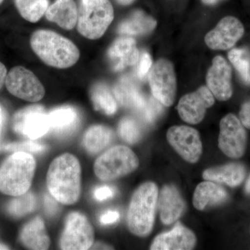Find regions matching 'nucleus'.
I'll use <instances>...</instances> for the list:
<instances>
[{
	"instance_id": "nucleus-1",
	"label": "nucleus",
	"mask_w": 250,
	"mask_h": 250,
	"mask_svg": "<svg viewBox=\"0 0 250 250\" xmlns=\"http://www.w3.org/2000/svg\"><path fill=\"white\" fill-rule=\"evenodd\" d=\"M47 186L50 195L59 203H76L82 191V168L78 159L70 153L54 159L47 171Z\"/></svg>"
},
{
	"instance_id": "nucleus-2",
	"label": "nucleus",
	"mask_w": 250,
	"mask_h": 250,
	"mask_svg": "<svg viewBox=\"0 0 250 250\" xmlns=\"http://www.w3.org/2000/svg\"><path fill=\"white\" fill-rule=\"evenodd\" d=\"M31 48L49 66L65 69L73 66L80 57L78 47L72 41L54 31L38 30L31 36Z\"/></svg>"
},
{
	"instance_id": "nucleus-3",
	"label": "nucleus",
	"mask_w": 250,
	"mask_h": 250,
	"mask_svg": "<svg viewBox=\"0 0 250 250\" xmlns=\"http://www.w3.org/2000/svg\"><path fill=\"white\" fill-rule=\"evenodd\" d=\"M36 167L35 159L30 153H13L0 166V192L18 197L29 191Z\"/></svg>"
},
{
	"instance_id": "nucleus-4",
	"label": "nucleus",
	"mask_w": 250,
	"mask_h": 250,
	"mask_svg": "<svg viewBox=\"0 0 250 250\" xmlns=\"http://www.w3.org/2000/svg\"><path fill=\"white\" fill-rule=\"evenodd\" d=\"M159 190L153 182L140 186L133 194L127 211V225L136 236H147L154 223Z\"/></svg>"
},
{
	"instance_id": "nucleus-5",
	"label": "nucleus",
	"mask_w": 250,
	"mask_h": 250,
	"mask_svg": "<svg viewBox=\"0 0 250 250\" xmlns=\"http://www.w3.org/2000/svg\"><path fill=\"white\" fill-rule=\"evenodd\" d=\"M114 18L109 0H80L77 29L81 35L97 40L105 34Z\"/></svg>"
},
{
	"instance_id": "nucleus-6",
	"label": "nucleus",
	"mask_w": 250,
	"mask_h": 250,
	"mask_svg": "<svg viewBox=\"0 0 250 250\" xmlns=\"http://www.w3.org/2000/svg\"><path fill=\"white\" fill-rule=\"evenodd\" d=\"M139 166V158L130 148L114 146L97 159L94 172L100 180L113 181L131 173Z\"/></svg>"
},
{
	"instance_id": "nucleus-7",
	"label": "nucleus",
	"mask_w": 250,
	"mask_h": 250,
	"mask_svg": "<svg viewBox=\"0 0 250 250\" xmlns=\"http://www.w3.org/2000/svg\"><path fill=\"white\" fill-rule=\"evenodd\" d=\"M94 239V229L85 215L80 212H72L67 215L59 242L61 249L88 250L93 246Z\"/></svg>"
},
{
	"instance_id": "nucleus-8",
	"label": "nucleus",
	"mask_w": 250,
	"mask_h": 250,
	"mask_svg": "<svg viewBox=\"0 0 250 250\" xmlns=\"http://www.w3.org/2000/svg\"><path fill=\"white\" fill-rule=\"evenodd\" d=\"M148 77L154 98L164 106H170L177 92V80L172 62L167 59H159L151 67Z\"/></svg>"
},
{
	"instance_id": "nucleus-9",
	"label": "nucleus",
	"mask_w": 250,
	"mask_h": 250,
	"mask_svg": "<svg viewBox=\"0 0 250 250\" xmlns=\"http://www.w3.org/2000/svg\"><path fill=\"white\" fill-rule=\"evenodd\" d=\"M13 128L20 136L36 140L50 129L48 113L41 105H31L19 110L13 118Z\"/></svg>"
},
{
	"instance_id": "nucleus-10",
	"label": "nucleus",
	"mask_w": 250,
	"mask_h": 250,
	"mask_svg": "<svg viewBox=\"0 0 250 250\" xmlns=\"http://www.w3.org/2000/svg\"><path fill=\"white\" fill-rule=\"evenodd\" d=\"M5 84L10 93L31 103L40 101L45 95V88L41 81L24 67L11 69L7 74Z\"/></svg>"
},
{
	"instance_id": "nucleus-11",
	"label": "nucleus",
	"mask_w": 250,
	"mask_h": 250,
	"mask_svg": "<svg viewBox=\"0 0 250 250\" xmlns=\"http://www.w3.org/2000/svg\"><path fill=\"white\" fill-rule=\"evenodd\" d=\"M218 146L224 154L233 159L244 154L247 133L241 121L233 114L227 115L220 121Z\"/></svg>"
},
{
	"instance_id": "nucleus-12",
	"label": "nucleus",
	"mask_w": 250,
	"mask_h": 250,
	"mask_svg": "<svg viewBox=\"0 0 250 250\" xmlns=\"http://www.w3.org/2000/svg\"><path fill=\"white\" fill-rule=\"evenodd\" d=\"M167 139L184 160L195 164L202 152L200 134L196 129L188 126H174L168 129Z\"/></svg>"
},
{
	"instance_id": "nucleus-13",
	"label": "nucleus",
	"mask_w": 250,
	"mask_h": 250,
	"mask_svg": "<svg viewBox=\"0 0 250 250\" xmlns=\"http://www.w3.org/2000/svg\"><path fill=\"white\" fill-rule=\"evenodd\" d=\"M214 98L208 87H200L180 99L177 107L179 116L188 124H198L205 118L207 110L214 104Z\"/></svg>"
},
{
	"instance_id": "nucleus-14",
	"label": "nucleus",
	"mask_w": 250,
	"mask_h": 250,
	"mask_svg": "<svg viewBox=\"0 0 250 250\" xmlns=\"http://www.w3.org/2000/svg\"><path fill=\"white\" fill-rule=\"evenodd\" d=\"M244 27L233 16H227L205 36V42L210 49L227 50L236 45L244 34Z\"/></svg>"
},
{
	"instance_id": "nucleus-15",
	"label": "nucleus",
	"mask_w": 250,
	"mask_h": 250,
	"mask_svg": "<svg viewBox=\"0 0 250 250\" xmlns=\"http://www.w3.org/2000/svg\"><path fill=\"white\" fill-rule=\"evenodd\" d=\"M232 70L226 59L221 56L213 59L207 72V84L213 96L220 101H227L232 96Z\"/></svg>"
},
{
	"instance_id": "nucleus-16",
	"label": "nucleus",
	"mask_w": 250,
	"mask_h": 250,
	"mask_svg": "<svg viewBox=\"0 0 250 250\" xmlns=\"http://www.w3.org/2000/svg\"><path fill=\"white\" fill-rule=\"evenodd\" d=\"M139 50L136 41L131 36L118 38L107 51V59L111 68L119 72L136 65L139 60Z\"/></svg>"
},
{
	"instance_id": "nucleus-17",
	"label": "nucleus",
	"mask_w": 250,
	"mask_h": 250,
	"mask_svg": "<svg viewBox=\"0 0 250 250\" xmlns=\"http://www.w3.org/2000/svg\"><path fill=\"white\" fill-rule=\"evenodd\" d=\"M196 243L195 234L188 229L177 223L172 231L159 235L151 246L152 250H192Z\"/></svg>"
},
{
	"instance_id": "nucleus-18",
	"label": "nucleus",
	"mask_w": 250,
	"mask_h": 250,
	"mask_svg": "<svg viewBox=\"0 0 250 250\" xmlns=\"http://www.w3.org/2000/svg\"><path fill=\"white\" fill-rule=\"evenodd\" d=\"M161 221L169 225L177 221L185 209V203L178 190L174 186L163 188L158 197Z\"/></svg>"
},
{
	"instance_id": "nucleus-19",
	"label": "nucleus",
	"mask_w": 250,
	"mask_h": 250,
	"mask_svg": "<svg viewBox=\"0 0 250 250\" xmlns=\"http://www.w3.org/2000/svg\"><path fill=\"white\" fill-rule=\"evenodd\" d=\"M113 94L118 103L136 113L143 107L147 98L140 89L136 82L127 76L122 77L117 82Z\"/></svg>"
},
{
	"instance_id": "nucleus-20",
	"label": "nucleus",
	"mask_w": 250,
	"mask_h": 250,
	"mask_svg": "<svg viewBox=\"0 0 250 250\" xmlns=\"http://www.w3.org/2000/svg\"><path fill=\"white\" fill-rule=\"evenodd\" d=\"M46 18L65 30L75 28L78 20V10L75 0H56L47 8Z\"/></svg>"
},
{
	"instance_id": "nucleus-21",
	"label": "nucleus",
	"mask_w": 250,
	"mask_h": 250,
	"mask_svg": "<svg viewBox=\"0 0 250 250\" xmlns=\"http://www.w3.org/2000/svg\"><path fill=\"white\" fill-rule=\"evenodd\" d=\"M21 241L28 249L47 250L50 239L46 230L45 223L41 217H36L24 225L21 232Z\"/></svg>"
},
{
	"instance_id": "nucleus-22",
	"label": "nucleus",
	"mask_w": 250,
	"mask_h": 250,
	"mask_svg": "<svg viewBox=\"0 0 250 250\" xmlns=\"http://www.w3.org/2000/svg\"><path fill=\"white\" fill-rule=\"evenodd\" d=\"M156 20L141 10H136L124 20L118 27V33L126 36L146 35L156 27Z\"/></svg>"
},
{
	"instance_id": "nucleus-23",
	"label": "nucleus",
	"mask_w": 250,
	"mask_h": 250,
	"mask_svg": "<svg viewBox=\"0 0 250 250\" xmlns=\"http://www.w3.org/2000/svg\"><path fill=\"white\" fill-rule=\"evenodd\" d=\"M244 166L240 164H231L207 169L203 173V178L207 181L223 183L231 187L240 185L246 177Z\"/></svg>"
},
{
	"instance_id": "nucleus-24",
	"label": "nucleus",
	"mask_w": 250,
	"mask_h": 250,
	"mask_svg": "<svg viewBox=\"0 0 250 250\" xmlns=\"http://www.w3.org/2000/svg\"><path fill=\"white\" fill-rule=\"evenodd\" d=\"M228 193L223 187L213 182L207 181L197 186L194 192L192 204L197 210H204L210 205H216L225 202Z\"/></svg>"
},
{
	"instance_id": "nucleus-25",
	"label": "nucleus",
	"mask_w": 250,
	"mask_h": 250,
	"mask_svg": "<svg viewBox=\"0 0 250 250\" xmlns=\"http://www.w3.org/2000/svg\"><path fill=\"white\" fill-rule=\"evenodd\" d=\"M49 126L55 134L65 135L76 129L80 123L78 112L72 106L55 108L48 113Z\"/></svg>"
},
{
	"instance_id": "nucleus-26",
	"label": "nucleus",
	"mask_w": 250,
	"mask_h": 250,
	"mask_svg": "<svg viewBox=\"0 0 250 250\" xmlns=\"http://www.w3.org/2000/svg\"><path fill=\"white\" fill-rule=\"evenodd\" d=\"M113 138V131L108 126L93 125L85 131L83 145L87 152L96 154L107 147Z\"/></svg>"
},
{
	"instance_id": "nucleus-27",
	"label": "nucleus",
	"mask_w": 250,
	"mask_h": 250,
	"mask_svg": "<svg viewBox=\"0 0 250 250\" xmlns=\"http://www.w3.org/2000/svg\"><path fill=\"white\" fill-rule=\"evenodd\" d=\"M90 93L95 109L108 116L116 113L118 110L116 99L105 83H95L92 87Z\"/></svg>"
},
{
	"instance_id": "nucleus-28",
	"label": "nucleus",
	"mask_w": 250,
	"mask_h": 250,
	"mask_svg": "<svg viewBox=\"0 0 250 250\" xmlns=\"http://www.w3.org/2000/svg\"><path fill=\"white\" fill-rule=\"evenodd\" d=\"M18 12L30 22L40 21L49 7V0H15Z\"/></svg>"
},
{
	"instance_id": "nucleus-29",
	"label": "nucleus",
	"mask_w": 250,
	"mask_h": 250,
	"mask_svg": "<svg viewBox=\"0 0 250 250\" xmlns=\"http://www.w3.org/2000/svg\"><path fill=\"white\" fill-rule=\"evenodd\" d=\"M7 206L9 214L16 218H21L29 214L36 209L37 200L32 192H27L20 196L15 197Z\"/></svg>"
},
{
	"instance_id": "nucleus-30",
	"label": "nucleus",
	"mask_w": 250,
	"mask_h": 250,
	"mask_svg": "<svg viewBox=\"0 0 250 250\" xmlns=\"http://www.w3.org/2000/svg\"><path fill=\"white\" fill-rule=\"evenodd\" d=\"M229 62L236 68L242 80L250 83V53L245 48H234L228 53Z\"/></svg>"
},
{
	"instance_id": "nucleus-31",
	"label": "nucleus",
	"mask_w": 250,
	"mask_h": 250,
	"mask_svg": "<svg viewBox=\"0 0 250 250\" xmlns=\"http://www.w3.org/2000/svg\"><path fill=\"white\" fill-rule=\"evenodd\" d=\"M118 131L122 139L129 144L139 142L142 136L141 127L137 122L131 118H124L120 122Z\"/></svg>"
},
{
	"instance_id": "nucleus-32",
	"label": "nucleus",
	"mask_w": 250,
	"mask_h": 250,
	"mask_svg": "<svg viewBox=\"0 0 250 250\" xmlns=\"http://www.w3.org/2000/svg\"><path fill=\"white\" fill-rule=\"evenodd\" d=\"M162 105V104L154 98V96L153 98L147 97L146 103L141 109L138 112L137 114L146 123L151 124L155 122L162 113L164 110Z\"/></svg>"
},
{
	"instance_id": "nucleus-33",
	"label": "nucleus",
	"mask_w": 250,
	"mask_h": 250,
	"mask_svg": "<svg viewBox=\"0 0 250 250\" xmlns=\"http://www.w3.org/2000/svg\"><path fill=\"white\" fill-rule=\"evenodd\" d=\"M1 149L3 150L13 151V152L42 153L45 152L46 146L40 143L28 141V142L6 145L1 147Z\"/></svg>"
},
{
	"instance_id": "nucleus-34",
	"label": "nucleus",
	"mask_w": 250,
	"mask_h": 250,
	"mask_svg": "<svg viewBox=\"0 0 250 250\" xmlns=\"http://www.w3.org/2000/svg\"><path fill=\"white\" fill-rule=\"evenodd\" d=\"M139 65L137 68V75L141 80L146 78L151 67L152 66V61L151 56L147 52H144L141 54L139 60Z\"/></svg>"
},
{
	"instance_id": "nucleus-35",
	"label": "nucleus",
	"mask_w": 250,
	"mask_h": 250,
	"mask_svg": "<svg viewBox=\"0 0 250 250\" xmlns=\"http://www.w3.org/2000/svg\"><path fill=\"white\" fill-rule=\"evenodd\" d=\"M115 194V190L108 186H103L97 188L94 191V197L98 201H104L107 199L111 198Z\"/></svg>"
},
{
	"instance_id": "nucleus-36",
	"label": "nucleus",
	"mask_w": 250,
	"mask_h": 250,
	"mask_svg": "<svg viewBox=\"0 0 250 250\" xmlns=\"http://www.w3.org/2000/svg\"><path fill=\"white\" fill-rule=\"evenodd\" d=\"M239 117L243 126L250 129V100L242 106Z\"/></svg>"
},
{
	"instance_id": "nucleus-37",
	"label": "nucleus",
	"mask_w": 250,
	"mask_h": 250,
	"mask_svg": "<svg viewBox=\"0 0 250 250\" xmlns=\"http://www.w3.org/2000/svg\"><path fill=\"white\" fill-rule=\"evenodd\" d=\"M120 218V214L116 210H108L100 217V223L104 225H111L116 223Z\"/></svg>"
},
{
	"instance_id": "nucleus-38",
	"label": "nucleus",
	"mask_w": 250,
	"mask_h": 250,
	"mask_svg": "<svg viewBox=\"0 0 250 250\" xmlns=\"http://www.w3.org/2000/svg\"><path fill=\"white\" fill-rule=\"evenodd\" d=\"M45 207L46 211L50 215H55L57 210H58V204H57V200L53 197H51L46 195L45 197Z\"/></svg>"
},
{
	"instance_id": "nucleus-39",
	"label": "nucleus",
	"mask_w": 250,
	"mask_h": 250,
	"mask_svg": "<svg viewBox=\"0 0 250 250\" xmlns=\"http://www.w3.org/2000/svg\"><path fill=\"white\" fill-rule=\"evenodd\" d=\"M7 76V70L4 64L0 62V88L4 84Z\"/></svg>"
},
{
	"instance_id": "nucleus-40",
	"label": "nucleus",
	"mask_w": 250,
	"mask_h": 250,
	"mask_svg": "<svg viewBox=\"0 0 250 250\" xmlns=\"http://www.w3.org/2000/svg\"><path fill=\"white\" fill-rule=\"evenodd\" d=\"M5 120V116L4 111L2 108L0 106V135H1V131H2L3 126H4Z\"/></svg>"
},
{
	"instance_id": "nucleus-41",
	"label": "nucleus",
	"mask_w": 250,
	"mask_h": 250,
	"mask_svg": "<svg viewBox=\"0 0 250 250\" xmlns=\"http://www.w3.org/2000/svg\"><path fill=\"white\" fill-rule=\"evenodd\" d=\"M116 1L118 4L123 5V6H128V5L133 4L136 0H116Z\"/></svg>"
},
{
	"instance_id": "nucleus-42",
	"label": "nucleus",
	"mask_w": 250,
	"mask_h": 250,
	"mask_svg": "<svg viewBox=\"0 0 250 250\" xmlns=\"http://www.w3.org/2000/svg\"><path fill=\"white\" fill-rule=\"evenodd\" d=\"M202 3L206 5H215L223 1V0H201Z\"/></svg>"
},
{
	"instance_id": "nucleus-43",
	"label": "nucleus",
	"mask_w": 250,
	"mask_h": 250,
	"mask_svg": "<svg viewBox=\"0 0 250 250\" xmlns=\"http://www.w3.org/2000/svg\"><path fill=\"white\" fill-rule=\"evenodd\" d=\"M246 192L248 194H250V177L249 179H248V182H247L246 185Z\"/></svg>"
},
{
	"instance_id": "nucleus-44",
	"label": "nucleus",
	"mask_w": 250,
	"mask_h": 250,
	"mask_svg": "<svg viewBox=\"0 0 250 250\" xmlns=\"http://www.w3.org/2000/svg\"><path fill=\"white\" fill-rule=\"evenodd\" d=\"M1 249H6V248H5L4 246H1V245H0V250H1Z\"/></svg>"
},
{
	"instance_id": "nucleus-45",
	"label": "nucleus",
	"mask_w": 250,
	"mask_h": 250,
	"mask_svg": "<svg viewBox=\"0 0 250 250\" xmlns=\"http://www.w3.org/2000/svg\"><path fill=\"white\" fill-rule=\"evenodd\" d=\"M3 1H4V0H0V5H1V3H2Z\"/></svg>"
}]
</instances>
